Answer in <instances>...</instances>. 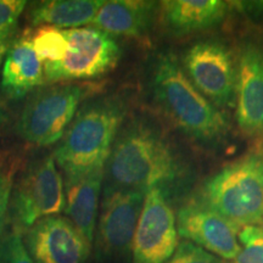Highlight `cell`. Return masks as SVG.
Here are the masks:
<instances>
[{"instance_id": "cell-24", "label": "cell", "mask_w": 263, "mask_h": 263, "mask_svg": "<svg viewBox=\"0 0 263 263\" xmlns=\"http://www.w3.org/2000/svg\"><path fill=\"white\" fill-rule=\"evenodd\" d=\"M12 189H14V182L11 176L0 172V239L4 235L8 224Z\"/></svg>"}, {"instance_id": "cell-11", "label": "cell", "mask_w": 263, "mask_h": 263, "mask_svg": "<svg viewBox=\"0 0 263 263\" xmlns=\"http://www.w3.org/2000/svg\"><path fill=\"white\" fill-rule=\"evenodd\" d=\"M178 235L217 257L233 261L239 255V227L192 196L176 213Z\"/></svg>"}, {"instance_id": "cell-3", "label": "cell", "mask_w": 263, "mask_h": 263, "mask_svg": "<svg viewBox=\"0 0 263 263\" xmlns=\"http://www.w3.org/2000/svg\"><path fill=\"white\" fill-rule=\"evenodd\" d=\"M126 116L127 103L116 95L85 103L78 110L54 154L65 178L105 167Z\"/></svg>"}, {"instance_id": "cell-21", "label": "cell", "mask_w": 263, "mask_h": 263, "mask_svg": "<svg viewBox=\"0 0 263 263\" xmlns=\"http://www.w3.org/2000/svg\"><path fill=\"white\" fill-rule=\"evenodd\" d=\"M26 6V0H0V43H8L12 37Z\"/></svg>"}, {"instance_id": "cell-2", "label": "cell", "mask_w": 263, "mask_h": 263, "mask_svg": "<svg viewBox=\"0 0 263 263\" xmlns=\"http://www.w3.org/2000/svg\"><path fill=\"white\" fill-rule=\"evenodd\" d=\"M147 85L160 112L184 137L207 149L227 143L232 132L228 116L196 89L176 54L156 55Z\"/></svg>"}, {"instance_id": "cell-4", "label": "cell", "mask_w": 263, "mask_h": 263, "mask_svg": "<svg viewBox=\"0 0 263 263\" xmlns=\"http://www.w3.org/2000/svg\"><path fill=\"white\" fill-rule=\"evenodd\" d=\"M194 197L239 228L263 224V149L226 164Z\"/></svg>"}, {"instance_id": "cell-22", "label": "cell", "mask_w": 263, "mask_h": 263, "mask_svg": "<svg viewBox=\"0 0 263 263\" xmlns=\"http://www.w3.org/2000/svg\"><path fill=\"white\" fill-rule=\"evenodd\" d=\"M164 263H224L221 258L217 257L205 249L200 248L190 242L188 240H183L177 246L176 251Z\"/></svg>"}, {"instance_id": "cell-16", "label": "cell", "mask_w": 263, "mask_h": 263, "mask_svg": "<svg viewBox=\"0 0 263 263\" xmlns=\"http://www.w3.org/2000/svg\"><path fill=\"white\" fill-rule=\"evenodd\" d=\"M159 15V3L147 0L105 2L95 16L93 27L110 35L140 38L151 31Z\"/></svg>"}, {"instance_id": "cell-17", "label": "cell", "mask_w": 263, "mask_h": 263, "mask_svg": "<svg viewBox=\"0 0 263 263\" xmlns=\"http://www.w3.org/2000/svg\"><path fill=\"white\" fill-rule=\"evenodd\" d=\"M105 167H99L80 176L65 178V211L68 219L93 244L103 192Z\"/></svg>"}, {"instance_id": "cell-15", "label": "cell", "mask_w": 263, "mask_h": 263, "mask_svg": "<svg viewBox=\"0 0 263 263\" xmlns=\"http://www.w3.org/2000/svg\"><path fill=\"white\" fill-rule=\"evenodd\" d=\"M44 84L43 62L33 48L29 29L12 43L2 68V90L6 98L20 100Z\"/></svg>"}, {"instance_id": "cell-25", "label": "cell", "mask_w": 263, "mask_h": 263, "mask_svg": "<svg viewBox=\"0 0 263 263\" xmlns=\"http://www.w3.org/2000/svg\"><path fill=\"white\" fill-rule=\"evenodd\" d=\"M10 120V107L3 98H0V128H3Z\"/></svg>"}, {"instance_id": "cell-23", "label": "cell", "mask_w": 263, "mask_h": 263, "mask_svg": "<svg viewBox=\"0 0 263 263\" xmlns=\"http://www.w3.org/2000/svg\"><path fill=\"white\" fill-rule=\"evenodd\" d=\"M6 263H34L27 248H26L22 233L11 229L4 234Z\"/></svg>"}, {"instance_id": "cell-18", "label": "cell", "mask_w": 263, "mask_h": 263, "mask_svg": "<svg viewBox=\"0 0 263 263\" xmlns=\"http://www.w3.org/2000/svg\"><path fill=\"white\" fill-rule=\"evenodd\" d=\"M104 0H45L29 10L33 26H49L58 29L81 28L93 24Z\"/></svg>"}, {"instance_id": "cell-27", "label": "cell", "mask_w": 263, "mask_h": 263, "mask_svg": "<svg viewBox=\"0 0 263 263\" xmlns=\"http://www.w3.org/2000/svg\"><path fill=\"white\" fill-rule=\"evenodd\" d=\"M5 234V233H4ZM0 263H6V251H5V240L4 235L0 239Z\"/></svg>"}, {"instance_id": "cell-19", "label": "cell", "mask_w": 263, "mask_h": 263, "mask_svg": "<svg viewBox=\"0 0 263 263\" xmlns=\"http://www.w3.org/2000/svg\"><path fill=\"white\" fill-rule=\"evenodd\" d=\"M31 41L43 65L61 61L68 50V42L64 29L41 26L34 31L29 29Z\"/></svg>"}, {"instance_id": "cell-12", "label": "cell", "mask_w": 263, "mask_h": 263, "mask_svg": "<svg viewBox=\"0 0 263 263\" xmlns=\"http://www.w3.org/2000/svg\"><path fill=\"white\" fill-rule=\"evenodd\" d=\"M25 245L34 263H87L91 242L67 217L50 216L26 230Z\"/></svg>"}, {"instance_id": "cell-20", "label": "cell", "mask_w": 263, "mask_h": 263, "mask_svg": "<svg viewBox=\"0 0 263 263\" xmlns=\"http://www.w3.org/2000/svg\"><path fill=\"white\" fill-rule=\"evenodd\" d=\"M238 239L242 248L230 263H263V224L242 227Z\"/></svg>"}, {"instance_id": "cell-9", "label": "cell", "mask_w": 263, "mask_h": 263, "mask_svg": "<svg viewBox=\"0 0 263 263\" xmlns=\"http://www.w3.org/2000/svg\"><path fill=\"white\" fill-rule=\"evenodd\" d=\"M146 192L105 185L95 240V255L100 261L118 258L132 250V242Z\"/></svg>"}, {"instance_id": "cell-10", "label": "cell", "mask_w": 263, "mask_h": 263, "mask_svg": "<svg viewBox=\"0 0 263 263\" xmlns=\"http://www.w3.org/2000/svg\"><path fill=\"white\" fill-rule=\"evenodd\" d=\"M178 236L172 199L161 188L149 189L132 242L133 263H164L176 251Z\"/></svg>"}, {"instance_id": "cell-1", "label": "cell", "mask_w": 263, "mask_h": 263, "mask_svg": "<svg viewBox=\"0 0 263 263\" xmlns=\"http://www.w3.org/2000/svg\"><path fill=\"white\" fill-rule=\"evenodd\" d=\"M192 168L156 123L134 117L118 132L105 164V185L147 192L161 188L173 200L185 196Z\"/></svg>"}, {"instance_id": "cell-26", "label": "cell", "mask_w": 263, "mask_h": 263, "mask_svg": "<svg viewBox=\"0 0 263 263\" xmlns=\"http://www.w3.org/2000/svg\"><path fill=\"white\" fill-rule=\"evenodd\" d=\"M9 47L10 45L8 43H0V68H2L3 64H4L6 52L9 50Z\"/></svg>"}, {"instance_id": "cell-8", "label": "cell", "mask_w": 263, "mask_h": 263, "mask_svg": "<svg viewBox=\"0 0 263 263\" xmlns=\"http://www.w3.org/2000/svg\"><path fill=\"white\" fill-rule=\"evenodd\" d=\"M65 209V189L54 156L34 161L12 189L10 219L12 229L24 233Z\"/></svg>"}, {"instance_id": "cell-5", "label": "cell", "mask_w": 263, "mask_h": 263, "mask_svg": "<svg viewBox=\"0 0 263 263\" xmlns=\"http://www.w3.org/2000/svg\"><path fill=\"white\" fill-rule=\"evenodd\" d=\"M98 91L93 83H58L29 95L16 124L25 141L48 146L61 140L74 120L80 105Z\"/></svg>"}, {"instance_id": "cell-14", "label": "cell", "mask_w": 263, "mask_h": 263, "mask_svg": "<svg viewBox=\"0 0 263 263\" xmlns=\"http://www.w3.org/2000/svg\"><path fill=\"white\" fill-rule=\"evenodd\" d=\"M229 6L222 0H167L159 3V20L174 37L215 28L227 17Z\"/></svg>"}, {"instance_id": "cell-6", "label": "cell", "mask_w": 263, "mask_h": 263, "mask_svg": "<svg viewBox=\"0 0 263 263\" xmlns=\"http://www.w3.org/2000/svg\"><path fill=\"white\" fill-rule=\"evenodd\" d=\"M183 70L197 90L226 112L235 107L238 55L219 39H203L179 58Z\"/></svg>"}, {"instance_id": "cell-7", "label": "cell", "mask_w": 263, "mask_h": 263, "mask_svg": "<svg viewBox=\"0 0 263 263\" xmlns=\"http://www.w3.org/2000/svg\"><path fill=\"white\" fill-rule=\"evenodd\" d=\"M64 31L68 50L61 61L43 65L44 84L93 80L116 67L122 50L112 35L95 27Z\"/></svg>"}, {"instance_id": "cell-13", "label": "cell", "mask_w": 263, "mask_h": 263, "mask_svg": "<svg viewBox=\"0 0 263 263\" xmlns=\"http://www.w3.org/2000/svg\"><path fill=\"white\" fill-rule=\"evenodd\" d=\"M235 117L250 138H263V44L244 42L238 52Z\"/></svg>"}]
</instances>
